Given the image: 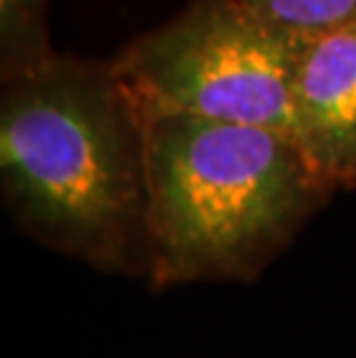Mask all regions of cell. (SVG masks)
I'll return each instance as SVG.
<instances>
[{
  "mask_svg": "<svg viewBox=\"0 0 356 358\" xmlns=\"http://www.w3.org/2000/svg\"><path fill=\"white\" fill-rule=\"evenodd\" d=\"M280 33L310 42L356 24V0H238Z\"/></svg>",
  "mask_w": 356,
  "mask_h": 358,
  "instance_id": "obj_6",
  "label": "cell"
},
{
  "mask_svg": "<svg viewBox=\"0 0 356 358\" xmlns=\"http://www.w3.org/2000/svg\"><path fill=\"white\" fill-rule=\"evenodd\" d=\"M51 0H0V79L28 74L54 58Z\"/></svg>",
  "mask_w": 356,
  "mask_h": 358,
  "instance_id": "obj_5",
  "label": "cell"
},
{
  "mask_svg": "<svg viewBox=\"0 0 356 358\" xmlns=\"http://www.w3.org/2000/svg\"><path fill=\"white\" fill-rule=\"evenodd\" d=\"M146 153L155 287L252 280L333 194L299 143L266 127L153 116Z\"/></svg>",
  "mask_w": 356,
  "mask_h": 358,
  "instance_id": "obj_2",
  "label": "cell"
},
{
  "mask_svg": "<svg viewBox=\"0 0 356 358\" xmlns=\"http://www.w3.org/2000/svg\"><path fill=\"white\" fill-rule=\"evenodd\" d=\"M0 182L42 245L97 271L148 273L146 118L111 63L56 51L3 81Z\"/></svg>",
  "mask_w": 356,
  "mask_h": 358,
  "instance_id": "obj_1",
  "label": "cell"
},
{
  "mask_svg": "<svg viewBox=\"0 0 356 358\" xmlns=\"http://www.w3.org/2000/svg\"><path fill=\"white\" fill-rule=\"evenodd\" d=\"M292 139L327 185L356 187V24L315 37L301 51Z\"/></svg>",
  "mask_w": 356,
  "mask_h": 358,
  "instance_id": "obj_4",
  "label": "cell"
},
{
  "mask_svg": "<svg viewBox=\"0 0 356 358\" xmlns=\"http://www.w3.org/2000/svg\"><path fill=\"white\" fill-rule=\"evenodd\" d=\"M303 47L238 0H192L109 63L143 118L192 116L292 136Z\"/></svg>",
  "mask_w": 356,
  "mask_h": 358,
  "instance_id": "obj_3",
  "label": "cell"
}]
</instances>
